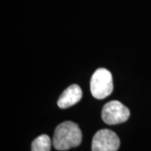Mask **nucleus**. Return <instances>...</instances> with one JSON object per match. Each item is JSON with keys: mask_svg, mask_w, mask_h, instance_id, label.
<instances>
[{"mask_svg": "<svg viewBox=\"0 0 151 151\" xmlns=\"http://www.w3.org/2000/svg\"><path fill=\"white\" fill-rule=\"evenodd\" d=\"M90 87L92 96L97 99H103L109 96L113 90L111 72L105 68L97 69L91 78Z\"/></svg>", "mask_w": 151, "mask_h": 151, "instance_id": "nucleus-2", "label": "nucleus"}, {"mask_svg": "<svg viewBox=\"0 0 151 151\" xmlns=\"http://www.w3.org/2000/svg\"><path fill=\"white\" fill-rule=\"evenodd\" d=\"M130 116L129 109L119 101H111L103 108L102 119L103 122L109 125L124 123Z\"/></svg>", "mask_w": 151, "mask_h": 151, "instance_id": "nucleus-3", "label": "nucleus"}, {"mask_svg": "<svg viewBox=\"0 0 151 151\" xmlns=\"http://www.w3.org/2000/svg\"><path fill=\"white\" fill-rule=\"evenodd\" d=\"M81 97H82V92L81 87L76 84H73L68 86L62 92L57 102V104L59 108L63 109L70 108L78 103L81 99Z\"/></svg>", "mask_w": 151, "mask_h": 151, "instance_id": "nucleus-5", "label": "nucleus"}, {"mask_svg": "<svg viewBox=\"0 0 151 151\" xmlns=\"http://www.w3.org/2000/svg\"><path fill=\"white\" fill-rule=\"evenodd\" d=\"M82 134L79 126L73 122L65 121L55 130L52 144L55 150H67L81 145Z\"/></svg>", "mask_w": 151, "mask_h": 151, "instance_id": "nucleus-1", "label": "nucleus"}, {"mask_svg": "<svg viewBox=\"0 0 151 151\" xmlns=\"http://www.w3.org/2000/svg\"><path fill=\"white\" fill-rule=\"evenodd\" d=\"M51 141L48 135L42 134L34 139L31 151H50Z\"/></svg>", "mask_w": 151, "mask_h": 151, "instance_id": "nucleus-6", "label": "nucleus"}, {"mask_svg": "<svg viewBox=\"0 0 151 151\" xmlns=\"http://www.w3.org/2000/svg\"><path fill=\"white\" fill-rule=\"evenodd\" d=\"M120 146L119 136L110 129H101L93 136L92 151H117Z\"/></svg>", "mask_w": 151, "mask_h": 151, "instance_id": "nucleus-4", "label": "nucleus"}]
</instances>
